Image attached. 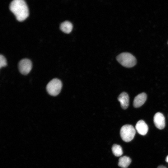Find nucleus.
<instances>
[{"instance_id": "f257e3e1", "label": "nucleus", "mask_w": 168, "mask_h": 168, "mask_svg": "<svg viewBox=\"0 0 168 168\" xmlns=\"http://www.w3.org/2000/svg\"><path fill=\"white\" fill-rule=\"evenodd\" d=\"M11 11L14 14L17 20L21 21L26 19L29 15V9L23 0H14L10 4Z\"/></svg>"}, {"instance_id": "f03ea898", "label": "nucleus", "mask_w": 168, "mask_h": 168, "mask_svg": "<svg viewBox=\"0 0 168 168\" xmlns=\"http://www.w3.org/2000/svg\"><path fill=\"white\" fill-rule=\"evenodd\" d=\"M116 59L122 65L126 68L133 67L137 62L135 58L128 53L124 52L120 54L117 56Z\"/></svg>"}, {"instance_id": "7ed1b4c3", "label": "nucleus", "mask_w": 168, "mask_h": 168, "mask_svg": "<svg viewBox=\"0 0 168 168\" xmlns=\"http://www.w3.org/2000/svg\"><path fill=\"white\" fill-rule=\"evenodd\" d=\"M135 133V128L131 125H124L120 130V135L122 139L127 142H130L133 139Z\"/></svg>"}, {"instance_id": "20e7f679", "label": "nucleus", "mask_w": 168, "mask_h": 168, "mask_svg": "<svg viewBox=\"0 0 168 168\" xmlns=\"http://www.w3.org/2000/svg\"><path fill=\"white\" fill-rule=\"evenodd\" d=\"M62 86V82L60 80L54 78L47 84L46 87V90L50 95L56 96L60 92Z\"/></svg>"}, {"instance_id": "39448f33", "label": "nucleus", "mask_w": 168, "mask_h": 168, "mask_svg": "<svg viewBox=\"0 0 168 168\" xmlns=\"http://www.w3.org/2000/svg\"><path fill=\"white\" fill-rule=\"evenodd\" d=\"M18 68L22 74L26 75L29 73L32 68L31 61L27 58L21 59L18 63Z\"/></svg>"}, {"instance_id": "423d86ee", "label": "nucleus", "mask_w": 168, "mask_h": 168, "mask_svg": "<svg viewBox=\"0 0 168 168\" xmlns=\"http://www.w3.org/2000/svg\"><path fill=\"white\" fill-rule=\"evenodd\" d=\"M153 121L156 127L159 129H163L165 126V118L161 113H156L153 118Z\"/></svg>"}, {"instance_id": "0eeeda50", "label": "nucleus", "mask_w": 168, "mask_h": 168, "mask_svg": "<svg viewBox=\"0 0 168 168\" xmlns=\"http://www.w3.org/2000/svg\"><path fill=\"white\" fill-rule=\"evenodd\" d=\"M135 128L137 132L142 135H145L148 129L147 124L142 120H140L137 122L135 125Z\"/></svg>"}, {"instance_id": "6e6552de", "label": "nucleus", "mask_w": 168, "mask_h": 168, "mask_svg": "<svg viewBox=\"0 0 168 168\" xmlns=\"http://www.w3.org/2000/svg\"><path fill=\"white\" fill-rule=\"evenodd\" d=\"M147 98L146 94L143 92L139 94L134 98L133 105L135 108H138L142 105L145 102Z\"/></svg>"}, {"instance_id": "1a4fd4ad", "label": "nucleus", "mask_w": 168, "mask_h": 168, "mask_svg": "<svg viewBox=\"0 0 168 168\" xmlns=\"http://www.w3.org/2000/svg\"><path fill=\"white\" fill-rule=\"evenodd\" d=\"M118 100L123 109H126L128 107L129 104V97L126 93L123 92L121 93L119 96Z\"/></svg>"}, {"instance_id": "9d476101", "label": "nucleus", "mask_w": 168, "mask_h": 168, "mask_svg": "<svg viewBox=\"0 0 168 168\" xmlns=\"http://www.w3.org/2000/svg\"><path fill=\"white\" fill-rule=\"evenodd\" d=\"M72 24L68 21H65L63 22L60 26V29L61 30L67 34L70 33L72 30Z\"/></svg>"}, {"instance_id": "9b49d317", "label": "nucleus", "mask_w": 168, "mask_h": 168, "mask_svg": "<svg viewBox=\"0 0 168 168\" xmlns=\"http://www.w3.org/2000/svg\"><path fill=\"white\" fill-rule=\"evenodd\" d=\"M131 162V159L129 157L124 156L119 158L118 165L122 168H126L129 166Z\"/></svg>"}, {"instance_id": "f8f14e48", "label": "nucleus", "mask_w": 168, "mask_h": 168, "mask_svg": "<svg viewBox=\"0 0 168 168\" xmlns=\"http://www.w3.org/2000/svg\"><path fill=\"white\" fill-rule=\"evenodd\" d=\"M112 150L113 154L116 156H120L123 153L122 147L120 146L117 144L113 145Z\"/></svg>"}, {"instance_id": "ddd939ff", "label": "nucleus", "mask_w": 168, "mask_h": 168, "mask_svg": "<svg viewBox=\"0 0 168 168\" xmlns=\"http://www.w3.org/2000/svg\"><path fill=\"white\" fill-rule=\"evenodd\" d=\"M7 65V61L4 57L2 54L0 55V68L5 67Z\"/></svg>"}, {"instance_id": "4468645a", "label": "nucleus", "mask_w": 168, "mask_h": 168, "mask_svg": "<svg viewBox=\"0 0 168 168\" xmlns=\"http://www.w3.org/2000/svg\"><path fill=\"white\" fill-rule=\"evenodd\" d=\"M157 168H167L166 166L163 165H160L158 166Z\"/></svg>"}, {"instance_id": "2eb2a0df", "label": "nucleus", "mask_w": 168, "mask_h": 168, "mask_svg": "<svg viewBox=\"0 0 168 168\" xmlns=\"http://www.w3.org/2000/svg\"><path fill=\"white\" fill-rule=\"evenodd\" d=\"M165 161L167 162L168 163V155L166 157Z\"/></svg>"}]
</instances>
